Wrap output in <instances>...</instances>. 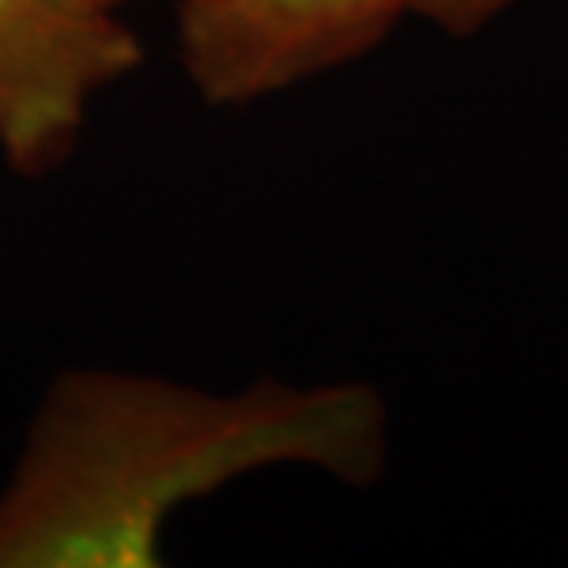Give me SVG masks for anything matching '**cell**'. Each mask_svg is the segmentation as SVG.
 Masks as SVG:
<instances>
[{
  "mask_svg": "<svg viewBox=\"0 0 568 568\" xmlns=\"http://www.w3.org/2000/svg\"><path fill=\"white\" fill-rule=\"evenodd\" d=\"M388 432V403L362 381L203 392L148 373H63L0 487V568L163 565V531L189 503L284 465L373 484Z\"/></svg>",
  "mask_w": 568,
  "mask_h": 568,
  "instance_id": "6da1fadb",
  "label": "cell"
},
{
  "mask_svg": "<svg viewBox=\"0 0 568 568\" xmlns=\"http://www.w3.org/2000/svg\"><path fill=\"white\" fill-rule=\"evenodd\" d=\"M141 55L104 0H0V155L19 174L55 166Z\"/></svg>",
  "mask_w": 568,
  "mask_h": 568,
  "instance_id": "7a4b0ae2",
  "label": "cell"
},
{
  "mask_svg": "<svg viewBox=\"0 0 568 568\" xmlns=\"http://www.w3.org/2000/svg\"><path fill=\"white\" fill-rule=\"evenodd\" d=\"M414 0H181V63L207 104H255L388 38Z\"/></svg>",
  "mask_w": 568,
  "mask_h": 568,
  "instance_id": "3957f363",
  "label": "cell"
},
{
  "mask_svg": "<svg viewBox=\"0 0 568 568\" xmlns=\"http://www.w3.org/2000/svg\"><path fill=\"white\" fill-rule=\"evenodd\" d=\"M517 0H414V16L447 33H476Z\"/></svg>",
  "mask_w": 568,
  "mask_h": 568,
  "instance_id": "277c9868",
  "label": "cell"
},
{
  "mask_svg": "<svg viewBox=\"0 0 568 568\" xmlns=\"http://www.w3.org/2000/svg\"><path fill=\"white\" fill-rule=\"evenodd\" d=\"M104 4H111V8H122V4H126V0H104Z\"/></svg>",
  "mask_w": 568,
  "mask_h": 568,
  "instance_id": "5b68a950",
  "label": "cell"
}]
</instances>
